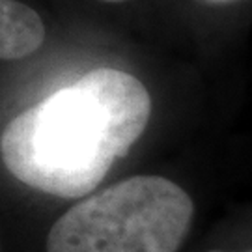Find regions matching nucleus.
<instances>
[{
	"label": "nucleus",
	"mask_w": 252,
	"mask_h": 252,
	"mask_svg": "<svg viewBox=\"0 0 252 252\" xmlns=\"http://www.w3.org/2000/svg\"><path fill=\"white\" fill-rule=\"evenodd\" d=\"M207 2H232V0H207Z\"/></svg>",
	"instance_id": "obj_4"
},
{
	"label": "nucleus",
	"mask_w": 252,
	"mask_h": 252,
	"mask_svg": "<svg viewBox=\"0 0 252 252\" xmlns=\"http://www.w3.org/2000/svg\"><path fill=\"white\" fill-rule=\"evenodd\" d=\"M45 25L36 9L19 0H0V58L19 60L43 45Z\"/></svg>",
	"instance_id": "obj_3"
},
{
	"label": "nucleus",
	"mask_w": 252,
	"mask_h": 252,
	"mask_svg": "<svg viewBox=\"0 0 252 252\" xmlns=\"http://www.w3.org/2000/svg\"><path fill=\"white\" fill-rule=\"evenodd\" d=\"M152 116V97L131 73L97 67L23 110L2 131L4 166L19 181L60 198L97 189Z\"/></svg>",
	"instance_id": "obj_1"
},
{
	"label": "nucleus",
	"mask_w": 252,
	"mask_h": 252,
	"mask_svg": "<svg viewBox=\"0 0 252 252\" xmlns=\"http://www.w3.org/2000/svg\"><path fill=\"white\" fill-rule=\"evenodd\" d=\"M192 213L178 183L133 176L69 207L51 228L47 252H178Z\"/></svg>",
	"instance_id": "obj_2"
},
{
	"label": "nucleus",
	"mask_w": 252,
	"mask_h": 252,
	"mask_svg": "<svg viewBox=\"0 0 252 252\" xmlns=\"http://www.w3.org/2000/svg\"><path fill=\"white\" fill-rule=\"evenodd\" d=\"M211 252H222V251H211Z\"/></svg>",
	"instance_id": "obj_6"
},
{
	"label": "nucleus",
	"mask_w": 252,
	"mask_h": 252,
	"mask_svg": "<svg viewBox=\"0 0 252 252\" xmlns=\"http://www.w3.org/2000/svg\"><path fill=\"white\" fill-rule=\"evenodd\" d=\"M101 2H124V0H101Z\"/></svg>",
	"instance_id": "obj_5"
}]
</instances>
